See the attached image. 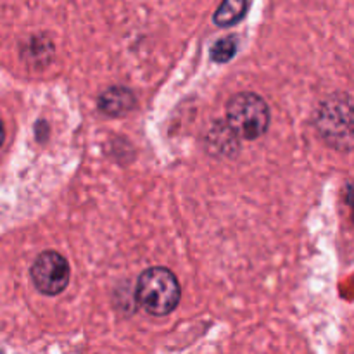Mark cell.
<instances>
[{
	"label": "cell",
	"instance_id": "cell-1",
	"mask_svg": "<svg viewBox=\"0 0 354 354\" xmlns=\"http://www.w3.org/2000/svg\"><path fill=\"white\" fill-rule=\"evenodd\" d=\"M135 297L138 306L149 315L166 317L178 306L182 289L173 272L162 266H154L138 277Z\"/></svg>",
	"mask_w": 354,
	"mask_h": 354
},
{
	"label": "cell",
	"instance_id": "cell-2",
	"mask_svg": "<svg viewBox=\"0 0 354 354\" xmlns=\"http://www.w3.org/2000/svg\"><path fill=\"white\" fill-rule=\"evenodd\" d=\"M225 121L239 138L254 140L261 137L270 124V109L265 99L252 92H241L227 104Z\"/></svg>",
	"mask_w": 354,
	"mask_h": 354
},
{
	"label": "cell",
	"instance_id": "cell-3",
	"mask_svg": "<svg viewBox=\"0 0 354 354\" xmlns=\"http://www.w3.org/2000/svg\"><path fill=\"white\" fill-rule=\"evenodd\" d=\"M317 128L325 142L335 149L349 151L353 144V109L349 95L325 100L317 114Z\"/></svg>",
	"mask_w": 354,
	"mask_h": 354
},
{
	"label": "cell",
	"instance_id": "cell-4",
	"mask_svg": "<svg viewBox=\"0 0 354 354\" xmlns=\"http://www.w3.org/2000/svg\"><path fill=\"white\" fill-rule=\"evenodd\" d=\"M31 282L44 296H57L68 287L71 270L68 259L55 251H45L31 265Z\"/></svg>",
	"mask_w": 354,
	"mask_h": 354
},
{
	"label": "cell",
	"instance_id": "cell-5",
	"mask_svg": "<svg viewBox=\"0 0 354 354\" xmlns=\"http://www.w3.org/2000/svg\"><path fill=\"white\" fill-rule=\"evenodd\" d=\"M135 93L130 88L124 86H111V88L104 90L99 97V109L100 113L107 114L111 118L123 116V114L130 113L135 107Z\"/></svg>",
	"mask_w": 354,
	"mask_h": 354
},
{
	"label": "cell",
	"instance_id": "cell-6",
	"mask_svg": "<svg viewBox=\"0 0 354 354\" xmlns=\"http://www.w3.org/2000/svg\"><path fill=\"white\" fill-rule=\"evenodd\" d=\"M239 140L235 131L228 127V123H216L207 135V151L213 156H234L239 151Z\"/></svg>",
	"mask_w": 354,
	"mask_h": 354
},
{
	"label": "cell",
	"instance_id": "cell-7",
	"mask_svg": "<svg viewBox=\"0 0 354 354\" xmlns=\"http://www.w3.org/2000/svg\"><path fill=\"white\" fill-rule=\"evenodd\" d=\"M249 3L251 0H223L220 9L214 12L213 21L220 28L234 26L245 16Z\"/></svg>",
	"mask_w": 354,
	"mask_h": 354
},
{
	"label": "cell",
	"instance_id": "cell-8",
	"mask_svg": "<svg viewBox=\"0 0 354 354\" xmlns=\"http://www.w3.org/2000/svg\"><path fill=\"white\" fill-rule=\"evenodd\" d=\"M239 48L237 38L234 37H225L221 40H218L216 44L211 47V61L218 62V64H223V62H228L230 59L235 57Z\"/></svg>",
	"mask_w": 354,
	"mask_h": 354
},
{
	"label": "cell",
	"instance_id": "cell-9",
	"mask_svg": "<svg viewBox=\"0 0 354 354\" xmlns=\"http://www.w3.org/2000/svg\"><path fill=\"white\" fill-rule=\"evenodd\" d=\"M3 138H6V131H3V124H2V120H0V145H2Z\"/></svg>",
	"mask_w": 354,
	"mask_h": 354
}]
</instances>
